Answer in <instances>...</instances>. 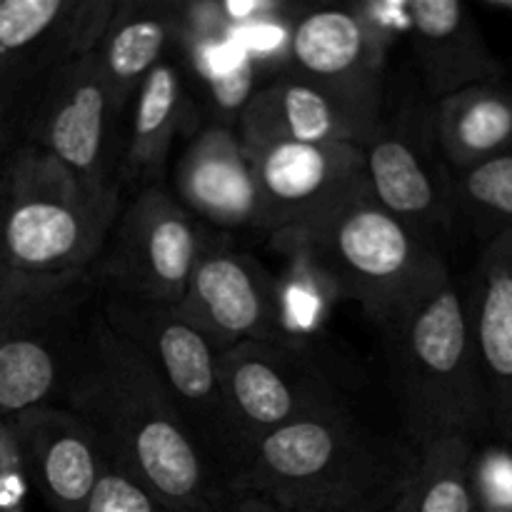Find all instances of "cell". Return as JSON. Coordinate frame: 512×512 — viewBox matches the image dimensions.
Segmentation results:
<instances>
[{"mask_svg":"<svg viewBox=\"0 0 512 512\" xmlns=\"http://www.w3.org/2000/svg\"><path fill=\"white\" fill-rule=\"evenodd\" d=\"M383 108L293 73H275L255 90L235 123V133L245 150L268 143H350L363 148L378 128Z\"/></svg>","mask_w":512,"mask_h":512,"instance_id":"obj_15","label":"cell"},{"mask_svg":"<svg viewBox=\"0 0 512 512\" xmlns=\"http://www.w3.org/2000/svg\"><path fill=\"white\" fill-rule=\"evenodd\" d=\"M120 195L93 190L25 143L0 160V253L20 273H93L120 213Z\"/></svg>","mask_w":512,"mask_h":512,"instance_id":"obj_5","label":"cell"},{"mask_svg":"<svg viewBox=\"0 0 512 512\" xmlns=\"http://www.w3.org/2000/svg\"><path fill=\"white\" fill-rule=\"evenodd\" d=\"M365 183L393 218L443 253L445 235L458 223L453 173L440 155L433 103L408 98L363 145Z\"/></svg>","mask_w":512,"mask_h":512,"instance_id":"obj_10","label":"cell"},{"mask_svg":"<svg viewBox=\"0 0 512 512\" xmlns=\"http://www.w3.org/2000/svg\"><path fill=\"white\" fill-rule=\"evenodd\" d=\"M218 512H313V510L280 508V505L268 503V500H260V498H253V495H243V493H230L228 490Z\"/></svg>","mask_w":512,"mask_h":512,"instance_id":"obj_30","label":"cell"},{"mask_svg":"<svg viewBox=\"0 0 512 512\" xmlns=\"http://www.w3.org/2000/svg\"><path fill=\"white\" fill-rule=\"evenodd\" d=\"M18 440L30 488L50 512H85L110 463L93 428L65 405L30 410L8 420Z\"/></svg>","mask_w":512,"mask_h":512,"instance_id":"obj_16","label":"cell"},{"mask_svg":"<svg viewBox=\"0 0 512 512\" xmlns=\"http://www.w3.org/2000/svg\"><path fill=\"white\" fill-rule=\"evenodd\" d=\"M115 8L118 0H0V123L10 138L30 93L98 50Z\"/></svg>","mask_w":512,"mask_h":512,"instance_id":"obj_12","label":"cell"},{"mask_svg":"<svg viewBox=\"0 0 512 512\" xmlns=\"http://www.w3.org/2000/svg\"><path fill=\"white\" fill-rule=\"evenodd\" d=\"M10 145H13V138H10L8 128H5V125L0 123V160H3V155L8 153Z\"/></svg>","mask_w":512,"mask_h":512,"instance_id":"obj_32","label":"cell"},{"mask_svg":"<svg viewBox=\"0 0 512 512\" xmlns=\"http://www.w3.org/2000/svg\"><path fill=\"white\" fill-rule=\"evenodd\" d=\"M30 493L28 470L8 420H0V512H25Z\"/></svg>","mask_w":512,"mask_h":512,"instance_id":"obj_29","label":"cell"},{"mask_svg":"<svg viewBox=\"0 0 512 512\" xmlns=\"http://www.w3.org/2000/svg\"><path fill=\"white\" fill-rule=\"evenodd\" d=\"M398 35H405V3L300 8L283 73L383 108L385 63Z\"/></svg>","mask_w":512,"mask_h":512,"instance_id":"obj_11","label":"cell"},{"mask_svg":"<svg viewBox=\"0 0 512 512\" xmlns=\"http://www.w3.org/2000/svg\"><path fill=\"white\" fill-rule=\"evenodd\" d=\"M473 493L478 512H512V455L503 448H475Z\"/></svg>","mask_w":512,"mask_h":512,"instance_id":"obj_27","label":"cell"},{"mask_svg":"<svg viewBox=\"0 0 512 512\" xmlns=\"http://www.w3.org/2000/svg\"><path fill=\"white\" fill-rule=\"evenodd\" d=\"M128 130L120 158V188L163 185L170 153L180 130L190 118V98L185 90L183 65L173 53L165 55L140 83L130 100Z\"/></svg>","mask_w":512,"mask_h":512,"instance_id":"obj_20","label":"cell"},{"mask_svg":"<svg viewBox=\"0 0 512 512\" xmlns=\"http://www.w3.org/2000/svg\"><path fill=\"white\" fill-rule=\"evenodd\" d=\"M105 323L145 358L175 408L188 423L200 450L225 480L233 473L235 448L220 395L223 350L188 323L173 305L100 290L95 305Z\"/></svg>","mask_w":512,"mask_h":512,"instance_id":"obj_6","label":"cell"},{"mask_svg":"<svg viewBox=\"0 0 512 512\" xmlns=\"http://www.w3.org/2000/svg\"><path fill=\"white\" fill-rule=\"evenodd\" d=\"M168 190L208 230H258L253 168L230 125H203L185 140Z\"/></svg>","mask_w":512,"mask_h":512,"instance_id":"obj_17","label":"cell"},{"mask_svg":"<svg viewBox=\"0 0 512 512\" xmlns=\"http://www.w3.org/2000/svg\"><path fill=\"white\" fill-rule=\"evenodd\" d=\"M220 395L235 465L263 435L295 420L348 408L338 385L315 363L313 353L288 340L240 343L223 350Z\"/></svg>","mask_w":512,"mask_h":512,"instance_id":"obj_8","label":"cell"},{"mask_svg":"<svg viewBox=\"0 0 512 512\" xmlns=\"http://www.w3.org/2000/svg\"><path fill=\"white\" fill-rule=\"evenodd\" d=\"M10 270H13V268H10V265H8V263H5L3 253H0V288H3V283H5V280H8Z\"/></svg>","mask_w":512,"mask_h":512,"instance_id":"obj_33","label":"cell"},{"mask_svg":"<svg viewBox=\"0 0 512 512\" xmlns=\"http://www.w3.org/2000/svg\"><path fill=\"white\" fill-rule=\"evenodd\" d=\"M178 48L213 108V123L235 128L240 113L265 80L258 60L225 30L185 20Z\"/></svg>","mask_w":512,"mask_h":512,"instance_id":"obj_24","label":"cell"},{"mask_svg":"<svg viewBox=\"0 0 512 512\" xmlns=\"http://www.w3.org/2000/svg\"><path fill=\"white\" fill-rule=\"evenodd\" d=\"M183 33V3L118 0L103 43L95 50L100 68L120 103L128 108L145 75L170 55Z\"/></svg>","mask_w":512,"mask_h":512,"instance_id":"obj_21","label":"cell"},{"mask_svg":"<svg viewBox=\"0 0 512 512\" xmlns=\"http://www.w3.org/2000/svg\"><path fill=\"white\" fill-rule=\"evenodd\" d=\"M278 253H300L388 335L425 295L450 278L443 253L420 240L360 185L310 228L273 235Z\"/></svg>","mask_w":512,"mask_h":512,"instance_id":"obj_3","label":"cell"},{"mask_svg":"<svg viewBox=\"0 0 512 512\" xmlns=\"http://www.w3.org/2000/svg\"><path fill=\"white\" fill-rule=\"evenodd\" d=\"M173 308L220 350L240 343L285 340L280 330L278 278L253 255L218 240L200 255L183 298Z\"/></svg>","mask_w":512,"mask_h":512,"instance_id":"obj_14","label":"cell"},{"mask_svg":"<svg viewBox=\"0 0 512 512\" xmlns=\"http://www.w3.org/2000/svg\"><path fill=\"white\" fill-rule=\"evenodd\" d=\"M78 335L73 323L0 340V420L63 405Z\"/></svg>","mask_w":512,"mask_h":512,"instance_id":"obj_22","label":"cell"},{"mask_svg":"<svg viewBox=\"0 0 512 512\" xmlns=\"http://www.w3.org/2000/svg\"><path fill=\"white\" fill-rule=\"evenodd\" d=\"M480 8L512 23V0H480Z\"/></svg>","mask_w":512,"mask_h":512,"instance_id":"obj_31","label":"cell"},{"mask_svg":"<svg viewBox=\"0 0 512 512\" xmlns=\"http://www.w3.org/2000/svg\"><path fill=\"white\" fill-rule=\"evenodd\" d=\"M85 512H168L143 485L115 463L105 465Z\"/></svg>","mask_w":512,"mask_h":512,"instance_id":"obj_28","label":"cell"},{"mask_svg":"<svg viewBox=\"0 0 512 512\" xmlns=\"http://www.w3.org/2000/svg\"><path fill=\"white\" fill-rule=\"evenodd\" d=\"M433 128L450 173L512 150V88L505 80L465 88L433 103Z\"/></svg>","mask_w":512,"mask_h":512,"instance_id":"obj_23","label":"cell"},{"mask_svg":"<svg viewBox=\"0 0 512 512\" xmlns=\"http://www.w3.org/2000/svg\"><path fill=\"white\" fill-rule=\"evenodd\" d=\"M413 463V448L345 408L263 435L235 465L228 490L290 510L388 512Z\"/></svg>","mask_w":512,"mask_h":512,"instance_id":"obj_2","label":"cell"},{"mask_svg":"<svg viewBox=\"0 0 512 512\" xmlns=\"http://www.w3.org/2000/svg\"><path fill=\"white\" fill-rule=\"evenodd\" d=\"M213 235L163 185L135 190L120 205L108 243L93 265L98 290L178 305Z\"/></svg>","mask_w":512,"mask_h":512,"instance_id":"obj_9","label":"cell"},{"mask_svg":"<svg viewBox=\"0 0 512 512\" xmlns=\"http://www.w3.org/2000/svg\"><path fill=\"white\" fill-rule=\"evenodd\" d=\"M470 438H443L415 450V463L388 512H478Z\"/></svg>","mask_w":512,"mask_h":512,"instance_id":"obj_25","label":"cell"},{"mask_svg":"<svg viewBox=\"0 0 512 512\" xmlns=\"http://www.w3.org/2000/svg\"><path fill=\"white\" fill-rule=\"evenodd\" d=\"M63 405L98 433L110 463L168 512H218L225 480L143 355L95 310L80 328Z\"/></svg>","mask_w":512,"mask_h":512,"instance_id":"obj_1","label":"cell"},{"mask_svg":"<svg viewBox=\"0 0 512 512\" xmlns=\"http://www.w3.org/2000/svg\"><path fill=\"white\" fill-rule=\"evenodd\" d=\"M468 310L490 425L512 450V230L483 243L468 285Z\"/></svg>","mask_w":512,"mask_h":512,"instance_id":"obj_19","label":"cell"},{"mask_svg":"<svg viewBox=\"0 0 512 512\" xmlns=\"http://www.w3.org/2000/svg\"><path fill=\"white\" fill-rule=\"evenodd\" d=\"M455 213L478 238L512 230V150L453 175Z\"/></svg>","mask_w":512,"mask_h":512,"instance_id":"obj_26","label":"cell"},{"mask_svg":"<svg viewBox=\"0 0 512 512\" xmlns=\"http://www.w3.org/2000/svg\"><path fill=\"white\" fill-rule=\"evenodd\" d=\"M245 153L258 190V230L270 238L310 228L365 183L360 145L268 143Z\"/></svg>","mask_w":512,"mask_h":512,"instance_id":"obj_13","label":"cell"},{"mask_svg":"<svg viewBox=\"0 0 512 512\" xmlns=\"http://www.w3.org/2000/svg\"><path fill=\"white\" fill-rule=\"evenodd\" d=\"M125 110L95 53L85 55L60 65L30 93L15 118L13 145H30L93 190L120 195Z\"/></svg>","mask_w":512,"mask_h":512,"instance_id":"obj_7","label":"cell"},{"mask_svg":"<svg viewBox=\"0 0 512 512\" xmlns=\"http://www.w3.org/2000/svg\"><path fill=\"white\" fill-rule=\"evenodd\" d=\"M390 373L410 448L493 433L470 328L468 288L450 275L388 335Z\"/></svg>","mask_w":512,"mask_h":512,"instance_id":"obj_4","label":"cell"},{"mask_svg":"<svg viewBox=\"0 0 512 512\" xmlns=\"http://www.w3.org/2000/svg\"><path fill=\"white\" fill-rule=\"evenodd\" d=\"M405 38L430 103L473 85L500 83L508 75L473 10L460 0H408Z\"/></svg>","mask_w":512,"mask_h":512,"instance_id":"obj_18","label":"cell"}]
</instances>
